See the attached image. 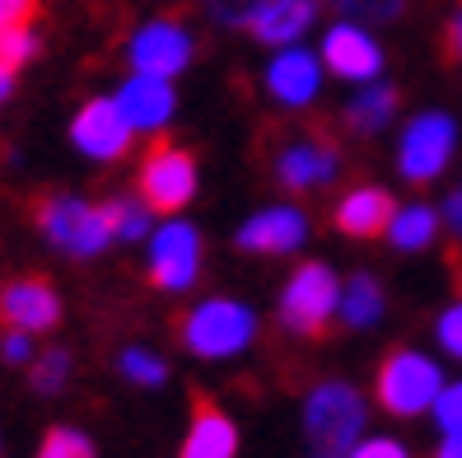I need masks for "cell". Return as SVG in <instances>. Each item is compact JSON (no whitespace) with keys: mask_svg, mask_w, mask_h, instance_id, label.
I'll list each match as a JSON object with an SVG mask.
<instances>
[{"mask_svg":"<svg viewBox=\"0 0 462 458\" xmlns=\"http://www.w3.org/2000/svg\"><path fill=\"white\" fill-rule=\"evenodd\" d=\"M178 337L192 356L201 360H229L238 351H248L253 337H257V313L243 304V300H201L197 309H187L178 322Z\"/></svg>","mask_w":462,"mask_h":458,"instance_id":"cell-1","label":"cell"},{"mask_svg":"<svg viewBox=\"0 0 462 458\" xmlns=\"http://www.w3.org/2000/svg\"><path fill=\"white\" fill-rule=\"evenodd\" d=\"M365 421H369V407L350 384H318L304 397V435L328 458H341L356 449L365 435Z\"/></svg>","mask_w":462,"mask_h":458,"instance_id":"cell-2","label":"cell"},{"mask_svg":"<svg viewBox=\"0 0 462 458\" xmlns=\"http://www.w3.org/2000/svg\"><path fill=\"white\" fill-rule=\"evenodd\" d=\"M341 304V281L328 262H299L281 290V328L294 337H322Z\"/></svg>","mask_w":462,"mask_h":458,"instance_id":"cell-3","label":"cell"},{"mask_svg":"<svg viewBox=\"0 0 462 458\" xmlns=\"http://www.w3.org/2000/svg\"><path fill=\"white\" fill-rule=\"evenodd\" d=\"M444 388V369L434 365L430 356L411 351V346H397L388 351V360L378 365V379H374V393H378V407L393 412V416H420L434 407V397Z\"/></svg>","mask_w":462,"mask_h":458,"instance_id":"cell-4","label":"cell"},{"mask_svg":"<svg viewBox=\"0 0 462 458\" xmlns=\"http://www.w3.org/2000/svg\"><path fill=\"white\" fill-rule=\"evenodd\" d=\"M33 215H38V229L47 234V244L61 248L66 257H98L117 238L107 210L79 197H47L38 201Z\"/></svg>","mask_w":462,"mask_h":458,"instance_id":"cell-5","label":"cell"},{"mask_svg":"<svg viewBox=\"0 0 462 458\" xmlns=\"http://www.w3.org/2000/svg\"><path fill=\"white\" fill-rule=\"evenodd\" d=\"M453 150H457V122L444 113V107H425V113H416L402 126L397 173L406 182H434L448 169Z\"/></svg>","mask_w":462,"mask_h":458,"instance_id":"cell-6","label":"cell"},{"mask_svg":"<svg viewBox=\"0 0 462 458\" xmlns=\"http://www.w3.org/2000/svg\"><path fill=\"white\" fill-rule=\"evenodd\" d=\"M135 187H141V201L150 210H182L197 197V159L187 154L173 141H154L141 159V173H135Z\"/></svg>","mask_w":462,"mask_h":458,"instance_id":"cell-7","label":"cell"},{"mask_svg":"<svg viewBox=\"0 0 462 458\" xmlns=\"http://www.w3.org/2000/svg\"><path fill=\"white\" fill-rule=\"evenodd\" d=\"M192 57H197V42L178 19H150L126 42V66L135 75L173 79V75H182L187 66H192Z\"/></svg>","mask_w":462,"mask_h":458,"instance_id":"cell-8","label":"cell"},{"mask_svg":"<svg viewBox=\"0 0 462 458\" xmlns=\"http://www.w3.org/2000/svg\"><path fill=\"white\" fill-rule=\"evenodd\" d=\"M150 281L159 290H192L201 276V234L187 220H169L150 229Z\"/></svg>","mask_w":462,"mask_h":458,"instance_id":"cell-9","label":"cell"},{"mask_svg":"<svg viewBox=\"0 0 462 458\" xmlns=\"http://www.w3.org/2000/svg\"><path fill=\"white\" fill-rule=\"evenodd\" d=\"M322 70L350 79V85H369V79L383 75V47L369 33V23L356 19H337L328 33H322Z\"/></svg>","mask_w":462,"mask_h":458,"instance_id":"cell-10","label":"cell"},{"mask_svg":"<svg viewBox=\"0 0 462 458\" xmlns=\"http://www.w3.org/2000/svg\"><path fill=\"white\" fill-rule=\"evenodd\" d=\"M70 141H75L79 154L98 159V164H113V159H122V154L131 150L135 131H131V122L122 117L117 98H89V103L75 113V122H70Z\"/></svg>","mask_w":462,"mask_h":458,"instance_id":"cell-11","label":"cell"},{"mask_svg":"<svg viewBox=\"0 0 462 458\" xmlns=\"http://www.w3.org/2000/svg\"><path fill=\"white\" fill-rule=\"evenodd\" d=\"M262 85L281 107H309L322 94V57H313V51L299 47V42L276 47V57L262 70Z\"/></svg>","mask_w":462,"mask_h":458,"instance_id":"cell-12","label":"cell"},{"mask_svg":"<svg viewBox=\"0 0 462 458\" xmlns=\"http://www.w3.org/2000/svg\"><path fill=\"white\" fill-rule=\"evenodd\" d=\"M309 244V215L299 206H266L238 225V248L243 253H266V257H285L294 248Z\"/></svg>","mask_w":462,"mask_h":458,"instance_id":"cell-13","label":"cell"},{"mask_svg":"<svg viewBox=\"0 0 462 458\" xmlns=\"http://www.w3.org/2000/svg\"><path fill=\"white\" fill-rule=\"evenodd\" d=\"M271 173H276L285 187H294V192H304V187H322V182H332L341 173V154L328 136H294L276 150Z\"/></svg>","mask_w":462,"mask_h":458,"instance_id":"cell-14","label":"cell"},{"mask_svg":"<svg viewBox=\"0 0 462 458\" xmlns=\"http://www.w3.org/2000/svg\"><path fill=\"white\" fill-rule=\"evenodd\" d=\"M0 322L5 328H23V332H47L61 322V300L51 281L42 276H19L0 290Z\"/></svg>","mask_w":462,"mask_h":458,"instance_id":"cell-15","label":"cell"},{"mask_svg":"<svg viewBox=\"0 0 462 458\" xmlns=\"http://www.w3.org/2000/svg\"><path fill=\"white\" fill-rule=\"evenodd\" d=\"M122 117L131 122L135 136H154L173 122V107H178V94H173V79H159V75H131L126 85L113 94Z\"/></svg>","mask_w":462,"mask_h":458,"instance_id":"cell-16","label":"cell"},{"mask_svg":"<svg viewBox=\"0 0 462 458\" xmlns=\"http://www.w3.org/2000/svg\"><path fill=\"white\" fill-rule=\"evenodd\" d=\"M332 220L350 238H378V234L388 229V220H393V197L383 192V187H374V182L350 187V192L337 201Z\"/></svg>","mask_w":462,"mask_h":458,"instance_id":"cell-17","label":"cell"},{"mask_svg":"<svg viewBox=\"0 0 462 458\" xmlns=\"http://www.w3.org/2000/svg\"><path fill=\"white\" fill-rule=\"evenodd\" d=\"M234 453H238V425L215 407V402L201 397L178 458H234Z\"/></svg>","mask_w":462,"mask_h":458,"instance_id":"cell-18","label":"cell"},{"mask_svg":"<svg viewBox=\"0 0 462 458\" xmlns=\"http://www.w3.org/2000/svg\"><path fill=\"white\" fill-rule=\"evenodd\" d=\"M318 23V0H266V10L253 19V38L266 47H290Z\"/></svg>","mask_w":462,"mask_h":458,"instance_id":"cell-19","label":"cell"},{"mask_svg":"<svg viewBox=\"0 0 462 458\" xmlns=\"http://www.w3.org/2000/svg\"><path fill=\"white\" fill-rule=\"evenodd\" d=\"M439 229H444V215L434 210V206H425V201H406V206H393V220H388V244L393 248H402V253H420V248H430L434 238H439Z\"/></svg>","mask_w":462,"mask_h":458,"instance_id":"cell-20","label":"cell"},{"mask_svg":"<svg viewBox=\"0 0 462 458\" xmlns=\"http://www.w3.org/2000/svg\"><path fill=\"white\" fill-rule=\"evenodd\" d=\"M393 117H397V89L383 85V79L360 85V94L346 103V126L356 136H378V131L393 126Z\"/></svg>","mask_w":462,"mask_h":458,"instance_id":"cell-21","label":"cell"},{"mask_svg":"<svg viewBox=\"0 0 462 458\" xmlns=\"http://www.w3.org/2000/svg\"><path fill=\"white\" fill-rule=\"evenodd\" d=\"M341 322L346 328H374L378 318H383V285H378L374 276H350L341 285V304H337Z\"/></svg>","mask_w":462,"mask_h":458,"instance_id":"cell-22","label":"cell"},{"mask_svg":"<svg viewBox=\"0 0 462 458\" xmlns=\"http://www.w3.org/2000/svg\"><path fill=\"white\" fill-rule=\"evenodd\" d=\"M103 210H107V220H113V234L126 238V244H141L154 229V210L141 197H113V201H103Z\"/></svg>","mask_w":462,"mask_h":458,"instance_id":"cell-23","label":"cell"},{"mask_svg":"<svg viewBox=\"0 0 462 458\" xmlns=\"http://www.w3.org/2000/svg\"><path fill=\"white\" fill-rule=\"evenodd\" d=\"M117 369L126 374L131 384H141V388H159L169 379V365L159 360L154 351H141V346H126V351L117 356Z\"/></svg>","mask_w":462,"mask_h":458,"instance_id":"cell-24","label":"cell"},{"mask_svg":"<svg viewBox=\"0 0 462 458\" xmlns=\"http://www.w3.org/2000/svg\"><path fill=\"white\" fill-rule=\"evenodd\" d=\"M201 10L220 29H253V19L266 10V0H201Z\"/></svg>","mask_w":462,"mask_h":458,"instance_id":"cell-25","label":"cell"},{"mask_svg":"<svg viewBox=\"0 0 462 458\" xmlns=\"http://www.w3.org/2000/svg\"><path fill=\"white\" fill-rule=\"evenodd\" d=\"M38 458H94V440L70 430V425H57V430H47Z\"/></svg>","mask_w":462,"mask_h":458,"instance_id":"cell-26","label":"cell"},{"mask_svg":"<svg viewBox=\"0 0 462 458\" xmlns=\"http://www.w3.org/2000/svg\"><path fill=\"white\" fill-rule=\"evenodd\" d=\"M66 374H70V356L61 351V346H51V351H42L33 360V388L38 393H61Z\"/></svg>","mask_w":462,"mask_h":458,"instance_id":"cell-27","label":"cell"},{"mask_svg":"<svg viewBox=\"0 0 462 458\" xmlns=\"http://www.w3.org/2000/svg\"><path fill=\"white\" fill-rule=\"evenodd\" d=\"M406 10V0H341V14L356 23H393Z\"/></svg>","mask_w":462,"mask_h":458,"instance_id":"cell-28","label":"cell"},{"mask_svg":"<svg viewBox=\"0 0 462 458\" xmlns=\"http://www.w3.org/2000/svg\"><path fill=\"white\" fill-rule=\"evenodd\" d=\"M38 51V38L29 23H10V29H0V61L5 66H23Z\"/></svg>","mask_w":462,"mask_h":458,"instance_id":"cell-29","label":"cell"},{"mask_svg":"<svg viewBox=\"0 0 462 458\" xmlns=\"http://www.w3.org/2000/svg\"><path fill=\"white\" fill-rule=\"evenodd\" d=\"M434 421H439L444 435H453V430H462V379L457 384H444L439 397H434Z\"/></svg>","mask_w":462,"mask_h":458,"instance_id":"cell-30","label":"cell"},{"mask_svg":"<svg viewBox=\"0 0 462 458\" xmlns=\"http://www.w3.org/2000/svg\"><path fill=\"white\" fill-rule=\"evenodd\" d=\"M434 337H439V346H444L448 356L462 360V300L448 304V309L439 313V328H434Z\"/></svg>","mask_w":462,"mask_h":458,"instance_id":"cell-31","label":"cell"},{"mask_svg":"<svg viewBox=\"0 0 462 458\" xmlns=\"http://www.w3.org/2000/svg\"><path fill=\"white\" fill-rule=\"evenodd\" d=\"M0 356H5L10 365H29L33 360V337L23 328H5L0 332Z\"/></svg>","mask_w":462,"mask_h":458,"instance_id":"cell-32","label":"cell"},{"mask_svg":"<svg viewBox=\"0 0 462 458\" xmlns=\"http://www.w3.org/2000/svg\"><path fill=\"white\" fill-rule=\"evenodd\" d=\"M346 458H411L397 440H388V435H378V440H360L356 449H350Z\"/></svg>","mask_w":462,"mask_h":458,"instance_id":"cell-33","label":"cell"},{"mask_svg":"<svg viewBox=\"0 0 462 458\" xmlns=\"http://www.w3.org/2000/svg\"><path fill=\"white\" fill-rule=\"evenodd\" d=\"M33 5H38V0H0V29H10V23H29Z\"/></svg>","mask_w":462,"mask_h":458,"instance_id":"cell-34","label":"cell"},{"mask_svg":"<svg viewBox=\"0 0 462 458\" xmlns=\"http://www.w3.org/2000/svg\"><path fill=\"white\" fill-rule=\"evenodd\" d=\"M444 47H448V57L462 66V5H457V14L448 19V33H444Z\"/></svg>","mask_w":462,"mask_h":458,"instance_id":"cell-35","label":"cell"},{"mask_svg":"<svg viewBox=\"0 0 462 458\" xmlns=\"http://www.w3.org/2000/svg\"><path fill=\"white\" fill-rule=\"evenodd\" d=\"M444 220H448V229L462 238V197H448V206H444Z\"/></svg>","mask_w":462,"mask_h":458,"instance_id":"cell-36","label":"cell"},{"mask_svg":"<svg viewBox=\"0 0 462 458\" xmlns=\"http://www.w3.org/2000/svg\"><path fill=\"white\" fill-rule=\"evenodd\" d=\"M434 458H462V430H453V435H444V444L434 449Z\"/></svg>","mask_w":462,"mask_h":458,"instance_id":"cell-37","label":"cell"},{"mask_svg":"<svg viewBox=\"0 0 462 458\" xmlns=\"http://www.w3.org/2000/svg\"><path fill=\"white\" fill-rule=\"evenodd\" d=\"M14 94V66H5V61H0V103H5Z\"/></svg>","mask_w":462,"mask_h":458,"instance_id":"cell-38","label":"cell"},{"mask_svg":"<svg viewBox=\"0 0 462 458\" xmlns=\"http://www.w3.org/2000/svg\"><path fill=\"white\" fill-rule=\"evenodd\" d=\"M0 453H5V449H0Z\"/></svg>","mask_w":462,"mask_h":458,"instance_id":"cell-39","label":"cell"},{"mask_svg":"<svg viewBox=\"0 0 462 458\" xmlns=\"http://www.w3.org/2000/svg\"><path fill=\"white\" fill-rule=\"evenodd\" d=\"M337 5H341V0H337Z\"/></svg>","mask_w":462,"mask_h":458,"instance_id":"cell-40","label":"cell"},{"mask_svg":"<svg viewBox=\"0 0 462 458\" xmlns=\"http://www.w3.org/2000/svg\"><path fill=\"white\" fill-rule=\"evenodd\" d=\"M457 197H462V192H457Z\"/></svg>","mask_w":462,"mask_h":458,"instance_id":"cell-41","label":"cell"}]
</instances>
